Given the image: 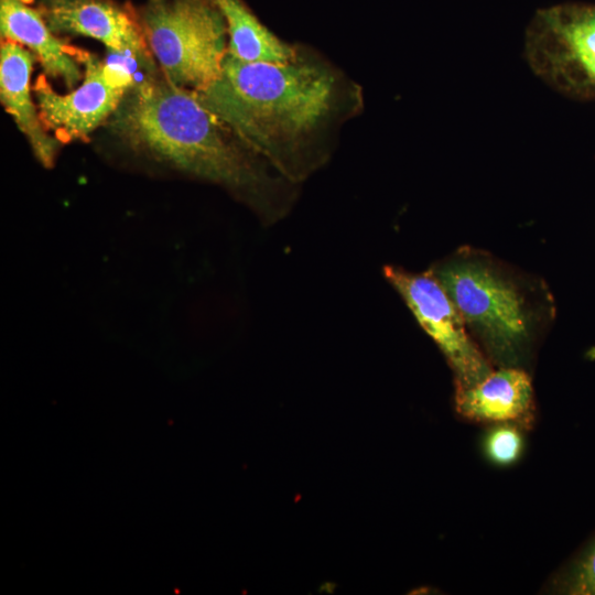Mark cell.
<instances>
[{
	"instance_id": "cell-1",
	"label": "cell",
	"mask_w": 595,
	"mask_h": 595,
	"mask_svg": "<svg viewBox=\"0 0 595 595\" xmlns=\"http://www.w3.org/2000/svg\"><path fill=\"white\" fill-rule=\"evenodd\" d=\"M196 93L292 184L324 164L329 132L348 101L340 75L301 52L289 63H248L227 53L220 77Z\"/></svg>"
},
{
	"instance_id": "cell-2",
	"label": "cell",
	"mask_w": 595,
	"mask_h": 595,
	"mask_svg": "<svg viewBox=\"0 0 595 595\" xmlns=\"http://www.w3.org/2000/svg\"><path fill=\"white\" fill-rule=\"evenodd\" d=\"M108 127L136 152L235 192L269 223L290 205L289 185L195 90L165 77L134 84Z\"/></svg>"
},
{
	"instance_id": "cell-3",
	"label": "cell",
	"mask_w": 595,
	"mask_h": 595,
	"mask_svg": "<svg viewBox=\"0 0 595 595\" xmlns=\"http://www.w3.org/2000/svg\"><path fill=\"white\" fill-rule=\"evenodd\" d=\"M494 367L528 370L555 315L543 280L462 247L431 268Z\"/></svg>"
},
{
	"instance_id": "cell-4",
	"label": "cell",
	"mask_w": 595,
	"mask_h": 595,
	"mask_svg": "<svg viewBox=\"0 0 595 595\" xmlns=\"http://www.w3.org/2000/svg\"><path fill=\"white\" fill-rule=\"evenodd\" d=\"M138 15L167 80L202 91L220 77L228 32L215 0H145Z\"/></svg>"
},
{
	"instance_id": "cell-5",
	"label": "cell",
	"mask_w": 595,
	"mask_h": 595,
	"mask_svg": "<svg viewBox=\"0 0 595 595\" xmlns=\"http://www.w3.org/2000/svg\"><path fill=\"white\" fill-rule=\"evenodd\" d=\"M524 51L547 84L563 91H595V7L566 3L538 10Z\"/></svg>"
},
{
	"instance_id": "cell-6",
	"label": "cell",
	"mask_w": 595,
	"mask_h": 595,
	"mask_svg": "<svg viewBox=\"0 0 595 595\" xmlns=\"http://www.w3.org/2000/svg\"><path fill=\"white\" fill-rule=\"evenodd\" d=\"M383 275L444 355L453 371L455 387L473 386L494 370L431 269L413 272L385 266Z\"/></svg>"
},
{
	"instance_id": "cell-7",
	"label": "cell",
	"mask_w": 595,
	"mask_h": 595,
	"mask_svg": "<svg viewBox=\"0 0 595 595\" xmlns=\"http://www.w3.org/2000/svg\"><path fill=\"white\" fill-rule=\"evenodd\" d=\"M80 63L84 80L66 95L55 93L44 76L33 86L44 127L64 142L86 139L113 115L134 85L125 68L105 64L89 52L84 51Z\"/></svg>"
},
{
	"instance_id": "cell-8",
	"label": "cell",
	"mask_w": 595,
	"mask_h": 595,
	"mask_svg": "<svg viewBox=\"0 0 595 595\" xmlns=\"http://www.w3.org/2000/svg\"><path fill=\"white\" fill-rule=\"evenodd\" d=\"M34 4L55 34L84 35L115 53L150 57L138 12L129 4L115 0H34Z\"/></svg>"
},
{
	"instance_id": "cell-9",
	"label": "cell",
	"mask_w": 595,
	"mask_h": 595,
	"mask_svg": "<svg viewBox=\"0 0 595 595\" xmlns=\"http://www.w3.org/2000/svg\"><path fill=\"white\" fill-rule=\"evenodd\" d=\"M454 407L473 423H507L528 431L536 422L532 380L527 369L518 367H497L473 386L455 387Z\"/></svg>"
},
{
	"instance_id": "cell-10",
	"label": "cell",
	"mask_w": 595,
	"mask_h": 595,
	"mask_svg": "<svg viewBox=\"0 0 595 595\" xmlns=\"http://www.w3.org/2000/svg\"><path fill=\"white\" fill-rule=\"evenodd\" d=\"M0 33L3 41L26 46L47 76L61 78L68 89L82 79L84 53L53 33L34 0H0Z\"/></svg>"
},
{
	"instance_id": "cell-11",
	"label": "cell",
	"mask_w": 595,
	"mask_h": 595,
	"mask_svg": "<svg viewBox=\"0 0 595 595\" xmlns=\"http://www.w3.org/2000/svg\"><path fill=\"white\" fill-rule=\"evenodd\" d=\"M35 55L19 43L1 42L0 98L45 167L54 164L60 140L51 137L31 98L30 78Z\"/></svg>"
},
{
	"instance_id": "cell-12",
	"label": "cell",
	"mask_w": 595,
	"mask_h": 595,
	"mask_svg": "<svg viewBox=\"0 0 595 595\" xmlns=\"http://www.w3.org/2000/svg\"><path fill=\"white\" fill-rule=\"evenodd\" d=\"M228 32L227 53L248 63H289L300 53L268 30L242 0H215Z\"/></svg>"
},
{
	"instance_id": "cell-13",
	"label": "cell",
	"mask_w": 595,
	"mask_h": 595,
	"mask_svg": "<svg viewBox=\"0 0 595 595\" xmlns=\"http://www.w3.org/2000/svg\"><path fill=\"white\" fill-rule=\"evenodd\" d=\"M548 589L563 595H595V536L552 577Z\"/></svg>"
},
{
	"instance_id": "cell-14",
	"label": "cell",
	"mask_w": 595,
	"mask_h": 595,
	"mask_svg": "<svg viewBox=\"0 0 595 595\" xmlns=\"http://www.w3.org/2000/svg\"><path fill=\"white\" fill-rule=\"evenodd\" d=\"M523 431L515 424L489 425L483 439V450L487 459L497 466L515 464L523 452Z\"/></svg>"
}]
</instances>
